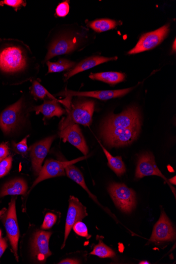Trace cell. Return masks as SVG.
<instances>
[{"label": "cell", "instance_id": "obj_1", "mask_svg": "<svg viewBox=\"0 0 176 264\" xmlns=\"http://www.w3.org/2000/svg\"><path fill=\"white\" fill-rule=\"evenodd\" d=\"M40 65L30 47L23 41L0 39V79L16 85L34 80Z\"/></svg>", "mask_w": 176, "mask_h": 264}, {"label": "cell", "instance_id": "obj_2", "mask_svg": "<svg viewBox=\"0 0 176 264\" xmlns=\"http://www.w3.org/2000/svg\"><path fill=\"white\" fill-rule=\"evenodd\" d=\"M141 126L140 111L130 107L119 114L109 115L102 123L100 134L104 142L110 148L130 144L138 137Z\"/></svg>", "mask_w": 176, "mask_h": 264}, {"label": "cell", "instance_id": "obj_3", "mask_svg": "<svg viewBox=\"0 0 176 264\" xmlns=\"http://www.w3.org/2000/svg\"><path fill=\"white\" fill-rule=\"evenodd\" d=\"M87 39L86 31H66L55 33L51 31L46 40V54L41 62L45 65L55 56L72 53L81 47Z\"/></svg>", "mask_w": 176, "mask_h": 264}, {"label": "cell", "instance_id": "obj_4", "mask_svg": "<svg viewBox=\"0 0 176 264\" xmlns=\"http://www.w3.org/2000/svg\"><path fill=\"white\" fill-rule=\"evenodd\" d=\"M95 107V102L93 100H80L70 104L68 115L60 123V130L71 124L90 127L93 122Z\"/></svg>", "mask_w": 176, "mask_h": 264}, {"label": "cell", "instance_id": "obj_5", "mask_svg": "<svg viewBox=\"0 0 176 264\" xmlns=\"http://www.w3.org/2000/svg\"><path fill=\"white\" fill-rule=\"evenodd\" d=\"M26 107L25 99L22 97L0 113V128L5 135L15 130L24 121L27 112L32 111V107Z\"/></svg>", "mask_w": 176, "mask_h": 264}, {"label": "cell", "instance_id": "obj_6", "mask_svg": "<svg viewBox=\"0 0 176 264\" xmlns=\"http://www.w3.org/2000/svg\"><path fill=\"white\" fill-rule=\"evenodd\" d=\"M108 192L115 206L124 213L129 214L136 207V194L133 189L124 184L112 183Z\"/></svg>", "mask_w": 176, "mask_h": 264}, {"label": "cell", "instance_id": "obj_7", "mask_svg": "<svg viewBox=\"0 0 176 264\" xmlns=\"http://www.w3.org/2000/svg\"><path fill=\"white\" fill-rule=\"evenodd\" d=\"M87 157L84 156L71 161H61L53 159L46 161L39 174L38 178L34 183L32 189L40 182L50 179L60 177L66 174V167L75 164L85 159Z\"/></svg>", "mask_w": 176, "mask_h": 264}, {"label": "cell", "instance_id": "obj_8", "mask_svg": "<svg viewBox=\"0 0 176 264\" xmlns=\"http://www.w3.org/2000/svg\"><path fill=\"white\" fill-rule=\"evenodd\" d=\"M169 24L165 25L157 30L143 35L136 46L129 51L128 54H134L154 49L167 37L169 32Z\"/></svg>", "mask_w": 176, "mask_h": 264}, {"label": "cell", "instance_id": "obj_9", "mask_svg": "<svg viewBox=\"0 0 176 264\" xmlns=\"http://www.w3.org/2000/svg\"><path fill=\"white\" fill-rule=\"evenodd\" d=\"M5 225L13 249V252L17 261H18V245L20 232L16 213V199L12 198L9 203V210L5 218Z\"/></svg>", "mask_w": 176, "mask_h": 264}, {"label": "cell", "instance_id": "obj_10", "mask_svg": "<svg viewBox=\"0 0 176 264\" xmlns=\"http://www.w3.org/2000/svg\"><path fill=\"white\" fill-rule=\"evenodd\" d=\"M150 175L159 176L164 180L175 195V189L172 188L165 176L158 168L154 155L152 153H145L141 155L138 158L135 178L136 179H141L146 176Z\"/></svg>", "mask_w": 176, "mask_h": 264}, {"label": "cell", "instance_id": "obj_11", "mask_svg": "<svg viewBox=\"0 0 176 264\" xmlns=\"http://www.w3.org/2000/svg\"><path fill=\"white\" fill-rule=\"evenodd\" d=\"M69 209L67 213L65 239L62 249L65 247L70 231L76 223L81 221L87 216L85 207L74 196H71L69 199Z\"/></svg>", "mask_w": 176, "mask_h": 264}, {"label": "cell", "instance_id": "obj_12", "mask_svg": "<svg viewBox=\"0 0 176 264\" xmlns=\"http://www.w3.org/2000/svg\"><path fill=\"white\" fill-rule=\"evenodd\" d=\"M175 237V230L172 224L166 213L162 211L155 225L150 241L156 243L172 242Z\"/></svg>", "mask_w": 176, "mask_h": 264}, {"label": "cell", "instance_id": "obj_13", "mask_svg": "<svg viewBox=\"0 0 176 264\" xmlns=\"http://www.w3.org/2000/svg\"><path fill=\"white\" fill-rule=\"evenodd\" d=\"M55 136L46 138L32 145L28 151L31 152L32 166L36 175L39 174L42 168V164L50 150V146L55 139Z\"/></svg>", "mask_w": 176, "mask_h": 264}, {"label": "cell", "instance_id": "obj_14", "mask_svg": "<svg viewBox=\"0 0 176 264\" xmlns=\"http://www.w3.org/2000/svg\"><path fill=\"white\" fill-rule=\"evenodd\" d=\"M52 233L51 232L40 230L36 232L34 237L32 243V254L38 261H45L51 255L49 243Z\"/></svg>", "mask_w": 176, "mask_h": 264}, {"label": "cell", "instance_id": "obj_15", "mask_svg": "<svg viewBox=\"0 0 176 264\" xmlns=\"http://www.w3.org/2000/svg\"><path fill=\"white\" fill-rule=\"evenodd\" d=\"M60 135L64 142H68L74 145L85 156L89 152V149L78 124L67 126L61 130Z\"/></svg>", "mask_w": 176, "mask_h": 264}, {"label": "cell", "instance_id": "obj_16", "mask_svg": "<svg viewBox=\"0 0 176 264\" xmlns=\"http://www.w3.org/2000/svg\"><path fill=\"white\" fill-rule=\"evenodd\" d=\"M134 87L127 88V89L115 91H103L79 92L66 90L61 93L62 95L66 96V98L70 99L71 97L77 96L80 97H91L98 99L101 100H107L112 98L122 97L125 96Z\"/></svg>", "mask_w": 176, "mask_h": 264}, {"label": "cell", "instance_id": "obj_17", "mask_svg": "<svg viewBox=\"0 0 176 264\" xmlns=\"http://www.w3.org/2000/svg\"><path fill=\"white\" fill-rule=\"evenodd\" d=\"M118 60V57H105L103 56H92L84 58L76 66L70 69L65 74V81L68 80L69 78L75 76L78 73L93 68L101 64L111 61H115Z\"/></svg>", "mask_w": 176, "mask_h": 264}, {"label": "cell", "instance_id": "obj_18", "mask_svg": "<svg viewBox=\"0 0 176 264\" xmlns=\"http://www.w3.org/2000/svg\"><path fill=\"white\" fill-rule=\"evenodd\" d=\"M60 102L65 105L66 104V100L45 99L42 105L33 107L31 110L35 111L36 114L42 113L46 119H50L53 116L60 117L65 114L66 111L58 104Z\"/></svg>", "mask_w": 176, "mask_h": 264}, {"label": "cell", "instance_id": "obj_19", "mask_svg": "<svg viewBox=\"0 0 176 264\" xmlns=\"http://www.w3.org/2000/svg\"><path fill=\"white\" fill-rule=\"evenodd\" d=\"M27 189L26 183L23 180L17 179L5 184L0 192V197L8 195H24Z\"/></svg>", "mask_w": 176, "mask_h": 264}, {"label": "cell", "instance_id": "obj_20", "mask_svg": "<svg viewBox=\"0 0 176 264\" xmlns=\"http://www.w3.org/2000/svg\"><path fill=\"white\" fill-rule=\"evenodd\" d=\"M125 77L124 73L118 72L92 73L90 76L91 79L100 81L111 85H115L124 81Z\"/></svg>", "mask_w": 176, "mask_h": 264}, {"label": "cell", "instance_id": "obj_21", "mask_svg": "<svg viewBox=\"0 0 176 264\" xmlns=\"http://www.w3.org/2000/svg\"><path fill=\"white\" fill-rule=\"evenodd\" d=\"M66 173L68 177L72 181L75 182L90 195L91 198L97 202L96 197L92 194L89 189L87 188L83 178V175L80 170L73 165H70L66 167Z\"/></svg>", "mask_w": 176, "mask_h": 264}, {"label": "cell", "instance_id": "obj_22", "mask_svg": "<svg viewBox=\"0 0 176 264\" xmlns=\"http://www.w3.org/2000/svg\"><path fill=\"white\" fill-rule=\"evenodd\" d=\"M99 142L107 157L109 167L120 177L123 175L126 171V168L122 157L112 156L99 141Z\"/></svg>", "mask_w": 176, "mask_h": 264}, {"label": "cell", "instance_id": "obj_23", "mask_svg": "<svg viewBox=\"0 0 176 264\" xmlns=\"http://www.w3.org/2000/svg\"><path fill=\"white\" fill-rule=\"evenodd\" d=\"M118 22L109 19H97L87 23V25L96 33H103L114 28Z\"/></svg>", "mask_w": 176, "mask_h": 264}, {"label": "cell", "instance_id": "obj_24", "mask_svg": "<svg viewBox=\"0 0 176 264\" xmlns=\"http://www.w3.org/2000/svg\"><path fill=\"white\" fill-rule=\"evenodd\" d=\"M46 64L48 67V71L47 74H49V73L69 71L76 66V63L66 60V58H61L56 62L52 63L48 61Z\"/></svg>", "mask_w": 176, "mask_h": 264}, {"label": "cell", "instance_id": "obj_25", "mask_svg": "<svg viewBox=\"0 0 176 264\" xmlns=\"http://www.w3.org/2000/svg\"><path fill=\"white\" fill-rule=\"evenodd\" d=\"M31 94L36 100H45L47 98L50 100H57L37 80H33Z\"/></svg>", "mask_w": 176, "mask_h": 264}, {"label": "cell", "instance_id": "obj_26", "mask_svg": "<svg viewBox=\"0 0 176 264\" xmlns=\"http://www.w3.org/2000/svg\"><path fill=\"white\" fill-rule=\"evenodd\" d=\"M91 254L102 258H114L115 256V254L112 249L100 240L99 244L94 247Z\"/></svg>", "mask_w": 176, "mask_h": 264}, {"label": "cell", "instance_id": "obj_27", "mask_svg": "<svg viewBox=\"0 0 176 264\" xmlns=\"http://www.w3.org/2000/svg\"><path fill=\"white\" fill-rule=\"evenodd\" d=\"M5 6L13 8L15 11L17 12L22 7L26 6V2L24 0H4V1H0V7Z\"/></svg>", "mask_w": 176, "mask_h": 264}, {"label": "cell", "instance_id": "obj_28", "mask_svg": "<svg viewBox=\"0 0 176 264\" xmlns=\"http://www.w3.org/2000/svg\"><path fill=\"white\" fill-rule=\"evenodd\" d=\"M12 157H7L0 162V179L3 178L10 171L12 165Z\"/></svg>", "mask_w": 176, "mask_h": 264}, {"label": "cell", "instance_id": "obj_29", "mask_svg": "<svg viewBox=\"0 0 176 264\" xmlns=\"http://www.w3.org/2000/svg\"><path fill=\"white\" fill-rule=\"evenodd\" d=\"M28 136L22 139L19 143L12 142L14 151L17 153L22 155H26L28 151V146L27 144V139Z\"/></svg>", "mask_w": 176, "mask_h": 264}, {"label": "cell", "instance_id": "obj_30", "mask_svg": "<svg viewBox=\"0 0 176 264\" xmlns=\"http://www.w3.org/2000/svg\"><path fill=\"white\" fill-rule=\"evenodd\" d=\"M72 228L78 236L87 239L89 238L87 227L83 222H77L73 226Z\"/></svg>", "mask_w": 176, "mask_h": 264}, {"label": "cell", "instance_id": "obj_31", "mask_svg": "<svg viewBox=\"0 0 176 264\" xmlns=\"http://www.w3.org/2000/svg\"><path fill=\"white\" fill-rule=\"evenodd\" d=\"M56 221V216L51 213H47L44 219L41 228L43 229H49L52 227Z\"/></svg>", "mask_w": 176, "mask_h": 264}, {"label": "cell", "instance_id": "obj_32", "mask_svg": "<svg viewBox=\"0 0 176 264\" xmlns=\"http://www.w3.org/2000/svg\"><path fill=\"white\" fill-rule=\"evenodd\" d=\"M70 10L69 3L64 2L57 6L55 10V14L58 17H65L68 15Z\"/></svg>", "mask_w": 176, "mask_h": 264}, {"label": "cell", "instance_id": "obj_33", "mask_svg": "<svg viewBox=\"0 0 176 264\" xmlns=\"http://www.w3.org/2000/svg\"><path fill=\"white\" fill-rule=\"evenodd\" d=\"M9 153L8 145L5 143L0 144V162L8 157Z\"/></svg>", "mask_w": 176, "mask_h": 264}, {"label": "cell", "instance_id": "obj_34", "mask_svg": "<svg viewBox=\"0 0 176 264\" xmlns=\"http://www.w3.org/2000/svg\"><path fill=\"white\" fill-rule=\"evenodd\" d=\"M7 248V244L5 239L0 240V258L2 257Z\"/></svg>", "mask_w": 176, "mask_h": 264}, {"label": "cell", "instance_id": "obj_35", "mask_svg": "<svg viewBox=\"0 0 176 264\" xmlns=\"http://www.w3.org/2000/svg\"><path fill=\"white\" fill-rule=\"evenodd\" d=\"M60 264H78L80 261L76 259H66L61 261Z\"/></svg>", "mask_w": 176, "mask_h": 264}, {"label": "cell", "instance_id": "obj_36", "mask_svg": "<svg viewBox=\"0 0 176 264\" xmlns=\"http://www.w3.org/2000/svg\"><path fill=\"white\" fill-rule=\"evenodd\" d=\"M175 42H176V40H175V39H174V42L173 43V45H172V50L175 52V49H176V45H175Z\"/></svg>", "mask_w": 176, "mask_h": 264}, {"label": "cell", "instance_id": "obj_37", "mask_svg": "<svg viewBox=\"0 0 176 264\" xmlns=\"http://www.w3.org/2000/svg\"><path fill=\"white\" fill-rule=\"evenodd\" d=\"M7 210L6 209H4L3 210L0 211V217H1L4 213H6Z\"/></svg>", "mask_w": 176, "mask_h": 264}, {"label": "cell", "instance_id": "obj_38", "mask_svg": "<svg viewBox=\"0 0 176 264\" xmlns=\"http://www.w3.org/2000/svg\"><path fill=\"white\" fill-rule=\"evenodd\" d=\"M140 264H149V263H150V262L148 261H142L141 262H139Z\"/></svg>", "mask_w": 176, "mask_h": 264}, {"label": "cell", "instance_id": "obj_39", "mask_svg": "<svg viewBox=\"0 0 176 264\" xmlns=\"http://www.w3.org/2000/svg\"><path fill=\"white\" fill-rule=\"evenodd\" d=\"M2 231L0 230V240L2 239Z\"/></svg>", "mask_w": 176, "mask_h": 264}]
</instances>
